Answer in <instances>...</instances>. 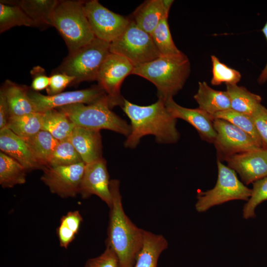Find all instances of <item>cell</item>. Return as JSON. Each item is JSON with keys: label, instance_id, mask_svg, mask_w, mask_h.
Returning a JSON list of instances; mask_svg holds the SVG:
<instances>
[{"label": "cell", "instance_id": "obj_1", "mask_svg": "<svg viewBox=\"0 0 267 267\" xmlns=\"http://www.w3.org/2000/svg\"><path fill=\"white\" fill-rule=\"evenodd\" d=\"M121 107L131 127V133L124 142L125 147L134 148L147 135H154L156 141L161 144L175 143L178 140L177 119L170 113L162 99L147 106L135 104L125 99Z\"/></svg>", "mask_w": 267, "mask_h": 267}, {"label": "cell", "instance_id": "obj_2", "mask_svg": "<svg viewBox=\"0 0 267 267\" xmlns=\"http://www.w3.org/2000/svg\"><path fill=\"white\" fill-rule=\"evenodd\" d=\"M110 189L112 205L110 208L106 243L116 254L120 267H134L142 246L144 230L135 225L125 214L119 180H110Z\"/></svg>", "mask_w": 267, "mask_h": 267}, {"label": "cell", "instance_id": "obj_3", "mask_svg": "<svg viewBox=\"0 0 267 267\" xmlns=\"http://www.w3.org/2000/svg\"><path fill=\"white\" fill-rule=\"evenodd\" d=\"M190 73V63L182 52L161 55L156 59L135 66L132 74L148 80L156 87L158 98H173L183 87Z\"/></svg>", "mask_w": 267, "mask_h": 267}, {"label": "cell", "instance_id": "obj_4", "mask_svg": "<svg viewBox=\"0 0 267 267\" xmlns=\"http://www.w3.org/2000/svg\"><path fill=\"white\" fill-rule=\"evenodd\" d=\"M82 0H59L52 16V26L59 32L72 54L93 40Z\"/></svg>", "mask_w": 267, "mask_h": 267}, {"label": "cell", "instance_id": "obj_5", "mask_svg": "<svg viewBox=\"0 0 267 267\" xmlns=\"http://www.w3.org/2000/svg\"><path fill=\"white\" fill-rule=\"evenodd\" d=\"M76 126L91 130H108L127 137L131 127L111 110L107 95L91 104L76 103L57 108Z\"/></svg>", "mask_w": 267, "mask_h": 267}, {"label": "cell", "instance_id": "obj_6", "mask_svg": "<svg viewBox=\"0 0 267 267\" xmlns=\"http://www.w3.org/2000/svg\"><path fill=\"white\" fill-rule=\"evenodd\" d=\"M110 43L95 38L90 43L68 55L55 70L72 76V85L97 80L100 69L110 53Z\"/></svg>", "mask_w": 267, "mask_h": 267}, {"label": "cell", "instance_id": "obj_7", "mask_svg": "<svg viewBox=\"0 0 267 267\" xmlns=\"http://www.w3.org/2000/svg\"><path fill=\"white\" fill-rule=\"evenodd\" d=\"M218 176L216 184L212 189L200 191L197 194L196 210L204 212L212 207L233 200L248 201L252 189L238 178L236 172L217 159Z\"/></svg>", "mask_w": 267, "mask_h": 267}, {"label": "cell", "instance_id": "obj_8", "mask_svg": "<svg viewBox=\"0 0 267 267\" xmlns=\"http://www.w3.org/2000/svg\"><path fill=\"white\" fill-rule=\"evenodd\" d=\"M109 50L127 58L134 67L161 56L150 35L137 27L132 19L124 32L110 43Z\"/></svg>", "mask_w": 267, "mask_h": 267}, {"label": "cell", "instance_id": "obj_9", "mask_svg": "<svg viewBox=\"0 0 267 267\" xmlns=\"http://www.w3.org/2000/svg\"><path fill=\"white\" fill-rule=\"evenodd\" d=\"M85 15L95 38L110 43L125 30L130 19L116 13L97 0L85 1Z\"/></svg>", "mask_w": 267, "mask_h": 267}, {"label": "cell", "instance_id": "obj_10", "mask_svg": "<svg viewBox=\"0 0 267 267\" xmlns=\"http://www.w3.org/2000/svg\"><path fill=\"white\" fill-rule=\"evenodd\" d=\"M134 65L127 58L110 53L102 64L98 74L97 81L105 92L110 108L124 104L120 89L124 79L132 74Z\"/></svg>", "mask_w": 267, "mask_h": 267}, {"label": "cell", "instance_id": "obj_11", "mask_svg": "<svg viewBox=\"0 0 267 267\" xmlns=\"http://www.w3.org/2000/svg\"><path fill=\"white\" fill-rule=\"evenodd\" d=\"M213 126L217 133L213 144L220 161L235 154L261 148L251 136L227 121L214 119Z\"/></svg>", "mask_w": 267, "mask_h": 267}, {"label": "cell", "instance_id": "obj_12", "mask_svg": "<svg viewBox=\"0 0 267 267\" xmlns=\"http://www.w3.org/2000/svg\"><path fill=\"white\" fill-rule=\"evenodd\" d=\"M85 165L81 162L70 166L48 167L43 171L41 179L52 194L63 198L75 197L80 192Z\"/></svg>", "mask_w": 267, "mask_h": 267}, {"label": "cell", "instance_id": "obj_13", "mask_svg": "<svg viewBox=\"0 0 267 267\" xmlns=\"http://www.w3.org/2000/svg\"><path fill=\"white\" fill-rule=\"evenodd\" d=\"M28 95L37 112L44 113L73 104H91L100 100L106 94L99 85H96L86 89L61 92L51 96L30 89Z\"/></svg>", "mask_w": 267, "mask_h": 267}, {"label": "cell", "instance_id": "obj_14", "mask_svg": "<svg viewBox=\"0 0 267 267\" xmlns=\"http://www.w3.org/2000/svg\"><path fill=\"white\" fill-rule=\"evenodd\" d=\"M224 160L228 167L239 174L244 184L267 176V149L261 148L235 154Z\"/></svg>", "mask_w": 267, "mask_h": 267}, {"label": "cell", "instance_id": "obj_15", "mask_svg": "<svg viewBox=\"0 0 267 267\" xmlns=\"http://www.w3.org/2000/svg\"><path fill=\"white\" fill-rule=\"evenodd\" d=\"M110 183L106 161L102 158L85 165L79 194L84 199L95 195L104 201L110 209L112 205Z\"/></svg>", "mask_w": 267, "mask_h": 267}, {"label": "cell", "instance_id": "obj_16", "mask_svg": "<svg viewBox=\"0 0 267 267\" xmlns=\"http://www.w3.org/2000/svg\"><path fill=\"white\" fill-rule=\"evenodd\" d=\"M165 103L169 112L175 118L183 120L192 126L203 140L214 142L217 133L211 115L199 108L193 109L181 106L173 98L168 99Z\"/></svg>", "mask_w": 267, "mask_h": 267}, {"label": "cell", "instance_id": "obj_17", "mask_svg": "<svg viewBox=\"0 0 267 267\" xmlns=\"http://www.w3.org/2000/svg\"><path fill=\"white\" fill-rule=\"evenodd\" d=\"M0 149L19 163L27 172L45 169L36 160L26 142L7 128L0 130Z\"/></svg>", "mask_w": 267, "mask_h": 267}, {"label": "cell", "instance_id": "obj_18", "mask_svg": "<svg viewBox=\"0 0 267 267\" xmlns=\"http://www.w3.org/2000/svg\"><path fill=\"white\" fill-rule=\"evenodd\" d=\"M68 139L80 154L85 164L103 158L100 131L75 126Z\"/></svg>", "mask_w": 267, "mask_h": 267}, {"label": "cell", "instance_id": "obj_19", "mask_svg": "<svg viewBox=\"0 0 267 267\" xmlns=\"http://www.w3.org/2000/svg\"><path fill=\"white\" fill-rule=\"evenodd\" d=\"M59 0H0V2L19 6L34 22L37 27L52 26V16Z\"/></svg>", "mask_w": 267, "mask_h": 267}, {"label": "cell", "instance_id": "obj_20", "mask_svg": "<svg viewBox=\"0 0 267 267\" xmlns=\"http://www.w3.org/2000/svg\"><path fill=\"white\" fill-rule=\"evenodd\" d=\"M1 89L7 100L10 116L37 112L28 95L30 90L28 87L6 80Z\"/></svg>", "mask_w": 267, "mask_h": 267}, {"label": "cell", "instance_id": "obj_21", "mask_svg": "<svg viewBox=\"0 0 267 267\" xmlns=\"http://www.w3.org/2000/svg\"><path fill=\"white\" fill-rule=\"evenodd\" d=\"M193 97L199 105L198 108L212 116L231 109L227 92L214 89L204 81L198 83V90Z\"/></svg>", "mask_w": 267, "mask_h": 267}, {"label": "cell", "instance_id": "obj_22", "mask_svg": "<svg viewBox=\"0 0 267 267\" xmlns=\"http://www.w3.org/2000/svg\"><path fill=\"white\" fill-rule=\"evenodd\" d=\"M169 13L163 0H148L139 5L133 13L132 19L140 29L150 34Z\"/></svg>", "mask_w": 267, "mask_h": 267}, {"label": "cell", "instance_id": "obj_23", "mask_svg": "<svg viewBox=\"0 0 267 267\" xmlns=\"http://www.w3.org/2000/svg\"><path fill=\"white\" fill-rule=\"evenodd\" d=\"M168 246L163 235L144 230L142 246L134 267H157L159 258Z\"/></svg>", "mask_w": 267, "mask_h": 267}, {"label": "cell", "instance_id": "obj_24", "mask_svg": "<svg viewBox=\"0 0 267 267\" xmlns=\"http://www.w3.org/2000/svg\"><path fill=\"white\" fill-rule=\"evenodd\" d=\"M22 139L38 162L45 169L48 168L49 158L59 141L43 130L31 137Z\"/></svg>", "mask_w": 267, "mask_h": 267}, {"label": "cell", "instance_id": "obj_25", "mask_svg": "<svg viewBox=\"0 0 267 267\" xmlns=\"http://www.w3.org/2000/svg\"><path fill=\"white\" fill-rule=\"evenodd\" d=\"M226 91L229 96L231 109L235 111L251 116L261 104V97L244 87L226 85Z\"/></svg>", "mask_w": 267, "mask_h": 267}, {"label": "cell", "instance_id": "obj_26", "mask_svg": "<svg viewBox=\"0 0 267 267\" xmlns=\"http://www.w3.org/2000/svg\"><path fill=\"white\" fill-rule=\"evenodd\" d=\"M43 114L42 130L48 132L59 141L69 137L75 126L64 114L57 109L48 110Z\"/></svg>", "mask_w": 267, "mask_h": 267}, {"label": "cell", "instance_id": "obj_27", "mask_svg": "<svg viewBox=\"0 0 267 267\" xmlns=\"http://www.w3.org/2000/svg\"><path fill=\"white\" fill-rule=\"evenodd\" d=\"M27 171L19 163L0 151V184L2 187L12 188L26 181Z\"/></svg>", "mask_w": 267, "mask_h": 267}, {"label": "cell", "instance_id": "obj_28", "mask_svg": "<svg viewBox=\"0 0 267 267\" xmlns=\"http://www.w3.org/2000/svg\"><path fill=\"white\" fill-rule=\"evenodd\" d=\"M43 113L10 116L6 128L22 138L31 137L42 130Z\"/></svg>", "mask_w": 267, "mask_h": 267}, {"label": "cell", "instance_id": "obj_29", "mask_svg": "<svg viewBox=\"0 0 267 267\" xmlns=\"http://www.w3.org/2000/svg\"><path fill=\"white\" fill-rule=\"evenodd\" d=\"M21 26L37 27L19 6L0 2V33Z\"/></svg>", "mask_w": 267, "mask_h": 267}, {"label": "cell", "instance_id": "obj_30", "mask_svg": "<svg viewBox=\"0 0 267 267\" xmlns=\"http://www.w3.org/2000/svg\"><path fill=\"white\" fill-rule=\"evenodd\" d=\"M83 218L78 210L70 211L62 216L57 228L60 246L67 249L78 234Z\"/></svg>", "mask_w": 267, "mask_h": 267}, {"label": "cell", "instance_id": "obj_31", "mask_svg": "<svg viewBox=\"0 0 267 267\" xmlns=\"http://www.w3.org/2000/svg\"><path fill=\"white\" fill-rule=\"evenodd\" d=\"M214 119L227 121L248 134L257 145L263 148L262 142L251 115L235 111L232 109L216 113Z\"/></svg>", "mask_w": 267, "mask_h": 267}, {"label": "cell", "instance_id": "obj_32", "mask_svg": "<svg viewBox=\"0 0 267 267\" xmlns=\"http://www.w3.org/2000/svg\"><path fill=\"white\" fill-rule=\"evenodd\" d=\"M168 16H165L150 34L161 55L178 54L181 51L175 44L168 22Z\"/></svg>", "mask_w": 267, "mask_h": 267}, {"label": "cell", "instance_id": "obj_33", "mask_svg": "<svg viewBox=\"0 0 267 267\" xmlns=\"http://www.w3.org/2000/svg\"><path fill=\"white\" fill-rule=\"evenodd\" d=\"M84 162L68 139L59 141L48 161V167L65 166Z\"/></svg>", "mask_w": 267, "mask_h": 267}, {"label": "cell", "instance_id": "obj_34", "mask_svg": "<svg viewBox=\"0 0 267 267\" xmlns=\"http://www.w3.org/2000/svg\"><path fill=\"white\" fill-rule=\"evenodd\" d=\"M212 65V77L211 83L219 86L225 83L226 85H237L241 79V74L237 70L231 68L221 62L214 55L211 56Z\"/></svg>", "mask_w": 267, "mask_h": 267}, {"label": "cell", "instance_id": "obj_35", "mask_svg": "<svg viewBox=\"0 0 267 267\" xmlns=\"http://www.w3.org/2000/svg\"><path fill=\"white\" fill-rule=\"evenodd\" d=\"M267 200V176L253 182L251 197L244 205L243 216L245 219L254 218L256 207Z\"/></svg>", "mask_w": 267, "mask_h": 267}, {"label": "cell", "instance_id": "obj_36", "mask_svg": "<svg viewBox=\"0 0 267 267\" xmlns=\"http://www.w3.org/2000/svg\"><path fill=\"white\" fill-rule=\"evenodd\" d=\"M84 267H120V265L116 254L106 243L104 252L99 256L88 260Z\"/></svg>", "mask_w": 267, "mask_h": 267}, {"label": "cell", "instance_id": "obj_37", "mask_svg": "<svg viewBox=\"0 0 267 267\" xmlns=\"http://www.w3.org/2000/svg\"><path fill=\"white\" fill-rule=\"evenodd\" d=\"M251 117L261 137L263 148L267 149V108L260 104Z\"/></svg>", "mask_w": 267, "mask_h": 267}, {"label": "cell", "instance_id": "obj_38", "mask_svg": "<svg viewBox=\"0 0 267 267\" xmlns=\"http://www.w3.org/2000/svg\"><path fill=\"white\" fill-rule=\"evenodd\" d=\"M74 77L62 73L54 72L49 77V84L46 89L48 95L59 94L69 85H72Z\"/></svg>", "mask_w": 267, "mask_h": 267}, {"label": "cell", "instance_id": "obj_39", "mask_svg": "<svg viewBox=\"0 0 267 267\" xmlns=\"http://www.w3.org/2000/svg\"><path fill=\"white\" fill-rule=\"evenodd\" d=\"M32 82L31 88L33 91L38 92L46 89L49 84V77L46 75L44 68L40 66L34 67L31 71Z\"/></svg>", "mask_w": 267, "mask_h": 267}, {"label": "cell", "instance_id": "obj_40", "mask_svg": "<svg viewBox=\"0 0 267 267\" xmlns=\"http://www.w3.org/2000/svg\"><path fill=\"white\" fill-rule=\"evenodd\" d=\"M10 117L7 100L3 91L0 89V130L6 128Z\"/></svg>", "mask_w": 267, "mask_h": 267}, {"label": "cell", "instance_id": "obj_41", "mask_svg": "<svg viewBox=\"0 0 267 267\" xmlns=\"http://www.w3.org/2000/svg\"><path fill=\"white\" fill-rule=\"evenodd\" d=\"M262 31L265 36L267 41V21L262 29ZM258 83L260 85L265 83L267 81V62L261 72L257 80Z\"/></svg>", "mask_w": 267, "mask_h": 267}]
</instances>
